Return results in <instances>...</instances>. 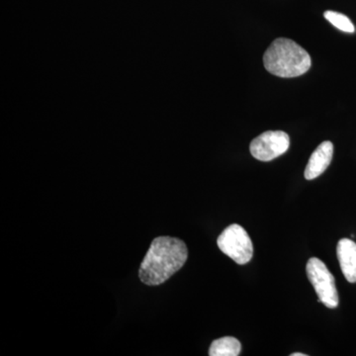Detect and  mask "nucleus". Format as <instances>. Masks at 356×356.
<instances>
[{"label": "nucleus", "instance_id": "f257e3e1", "mask_svg": "<svg viewBox=\"0 0 356 356\" xmlns=\"http://www.w3.org/2000/svg\"><path fill=\"white\" fill-rule=\"evenodd\" d=\"M188 257L184 241L172 236L154 238L140 264L139 276L149 286H158L177 273Z\"/></svg>", "mask_w": 356, "mask_h": 356}, {"label": "nucleus", "instance_id": "f03ea898", "mask_svg": "<svg viewBox=\"0 0 356 356\" xmlns=\"http://www.w3.org/2000/svg\"><path fill=\"white\" fill-rule=\"evenodd\" d=\"M264 64L273 76L289 79L306 74L312 60L308 51L296 42L280 38L273 41L264 53Z\"/></svg>", "mask_w": 356, "mask_h": 356}, {"label": "nucleus", "instance_id": "7ed1b4c3", "mask_svg": "<svg viewBox=\"0 0 356 356\" xmlns=\"http://www.w3.org/2000/svg\"><path fill=\"white\" fill-rule=\"evenodd\" d=\"M217 245L222 252L240 266L250 262L254 254V247L250 236L238 224L231 225L225 229L218 238Z\"/></svg>", "mask_w": 356, "mask_h": 356}, {"label": "nucleus", "instance_id": "20e7f679", "mask_svg": "<svg viewBox=\"0 0 356 356\" xmlns=\"http://www.w3.org/2000/svg\"><path fill=\"white\" fill-rule=\"evenodd\" d=\"M306 270L309 280L317 293L318 302L327 308H337L339 300L336 280L324 262L317 257H312L307 264Z\"/></svg>", "mask_w": 356, "mask_h": 356}, {"label": "nucleus", "instance_id": "39448f33", "mask_svg": "<svg viewBox=\"0 0 356 356\" xmlns=\"http://www.w3.org/2000/svg\"><path fill=\"white\" fill-rule=\"evenodd\" d=\"M290 147V138L282 131H267L250 143V151L254 159L270 161L286 153Z\"/></svg>", "mask_w": 356, "mask_h": 356}, {"label": "nucleus", "instance_id": "423d86ee", "mask_svg": "<svg viewBox=\"0 0 356 356\" xmlns=\"http://www.w3.org/2000/svg\"><path fill=\"white\" fill-rule=\"evenodd\" d=\"M334 154V145L329 140L322 143L312 154L308 165L305 168V178L307 180H313L320 177L331 165Z\"/></svg>", "mask_w": 356, "mask_h": 356}, {"label": "nucleus", "instance_id": "0eeeda50", "mask_svg": "<svg viewBox=\"0 0 356 356\" xmlns=\"http://www.w3.org/2000/svg\"><path fill=\"white\" fill-rule=\"evenodd\" d=\"M337 259L344 277L350 283L356 282V243L350 238H341L337 247Z\"/></svg>", "mask_w": 356, "mask_h": 356}, {"label": "nucleus", "instance_id": "6e6552de", "mask_svg": "<svg viewBox=\"0 0 356 356\" xmlns=\"http://www.w3.org/2000/svg\"><path fill=\"white\" fill-rule=\"evenodd\" d=\"M242 351V344L233 337H224L211 343L210 356H238Z\"/></svg>", "mask_w": 356, "mask_h": 356}, {"label": "nucleus", "instance_id": "1a4fd4ad", "mask_svg": "<svg viewBox=\"0 0 356 356\" xmlns=\"http://www.w3.org/2000/svg\"><path fill=\"white\" fill-rule=\"evenodd\" d=\"M324 16L325 19L329 21L330 23H332L337 29L341 30V31L355 33V25H353V23L351 22L348 16L331 10L325 11Z\"/></svg>", "mask_w": 356, "mask_h": 356}, {"label": "nucleus", "instance_id": "9d476101", "mask_svg": "<svg viewBox=\"0 0 356 356\" xmlns=\"http://www.w3.org/2000/svg\"><path fill=\"white\" fill-rule=\"evenodd\" d=\"M291 356H307V355H305V353H292Z\"/></svg>", "mask_w": 356, "mask_h": 356}]
</instances>
